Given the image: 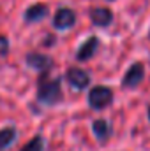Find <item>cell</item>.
Masks as SVG:
<instances>
[{
	"mask_svg": "<svg viewBox=\"0 0 150 151\" xmlns=\"http://www.w3.org/2000/svg\"><path fill=\"white\" fill-rule=\"evenodd\" d=\"M39 102L46 106H53L62 100V84L58 79H50V81H41L37 90Z\"/></svg>",
	"mask_w": 150,
	"mask_h": 151,
	"instance_id": "6da1fadb",
	"label": "cell"
},
{
	"mask_svg": "<svg viewBox=\"0 0 150 151\" xmlns=\"http://www.w3.org/2000/svg\"><path fill=\"white\" fill-rule=\"evenodd\" d=\"M113 91L108 86H94L88 93V104L92 109H104L111 104Z\"/></svg>",
	"mask_w": 150,
	"mask_h": 151,
	"instance_id": "7a4b0ae2",
	"label": "cell"
},
{
	"mask_svg": "<svg viewBox=\"0 0 150 151\" xmlns=\"http://www.w3.org/2000/svg\"><path fill=\"white\" fill-rule=\"evenodd\" d=\"M143 77H145V67H143V63L138 62V63L129 67V70L125 72L124 79H122V84L125 88H136L143 81Z\"/></svg>",
	"mask_w": 150,
	"mask_h": 151,
	"instance_id": "3957f363",
	"label": "cell"
},
{
	"mask_svg": "<svg viewBox=\"0 0 150 151\" xmlns=\"http://www.w3.org/2000/svg\"><path fill=\"white\" fill-rule=\"evenodd\" d=\"M74 21H76L74 11H71V9H67V7L58 9V11L55 12V16H53V27L58 28V30H67V28H71V27L74 25Z\"/></svg>",
	"mask_w": 150,
	"mask_h": 151,
	"instance_id": "277c9868",
	"label": "cell"
},
{
	"mask_svg": "<svg viewBox=\"0 0 150 151\" xmlns=\"http://www.w3.org/2000/svg\"><path fill=\"white\" fill-rule=\"evenodd\" d=\"M67 81H69V84L76 88V90H85L87 86H88V83H90V77L88 74L85 72V70H81V69H78V67H73V69H69L67 70Z\"/></svg>",
	"mask_w": 150,
	"mask_h": 151,
	"instance_id": "5b68a950",
	"label": "cell"
},
{
	"mask_svg": "<svg viewBox=\"0 0 150 151\" xmlns=\"http://www.w3.org/2000/svg\"><path fill=\"white\" fill-rule=\"evenodd\" d=\"M90 19L95 27H108L113 21V12L108 7H95L90 11Z\"/></svg>",
	"mask_w": 150,
	"mask_h": 151,
	"instance_id": "8992f818",
	"label": "cell"
},
{
	"mask_svg": "<svg viewBox=\"0 0 150 151\" xmlns=\"http://www.w3.org/2000/svg\"><path fill=\"white\" fill-rule=\"evenodd\" d=\"M97 44H99V40H97L95 37L87 39V40L81 44V47L78 49V55H76V58H78V60H81V62H85V60H90V58L94 56V53L97 51Z\"/></svg>",
	"mask_w": 150,
	"mask_h": 151,
	"instance_id": "52a82bcc",
	"label": "cell"
},
{
	"mask_svg": "<svg viewBox=\"0 0 150 151\" xmlns=\"http://www.w3.org/2000/svg\"><path fill=\"white\" fill-rule=\"evenodd\" d=\"M27 63L37 70H46L51 65V58L46 55H41V53H30V55H27Z\"/></svg>",
	"mask_w": 150,
	"mask_h": 151,
	"instance_id": "ba28073f",
	"label": "cell"
},
{
	"mask_svg": "<svg viewBox=\"0 0 150 151\" xmlns=\"http://www.w3.org/2000/svg\"><path fill=\"white\" fill-rule=\"evenodd\" d=\"M44 16H48V5L46 4H36L30 9L25 11V19L27 21H39Z\"/></svg>",
	"mask_w": 150,
	"mask_h": 151,
	"instance_id": "9c48e42d",
	"label": "cell"
},
{
	"mask_svg": "<svg viewBox=\"0 0 150 151\" xmlns=\"http://www.w3.org/2000/svg\"><path fill=\"white\" fill-rule=\"evenodd\" d=\"M16 139V130L12 127H7V128H2L0 130V150H5L9 148Z\"/></svg>",
	"mask_w": 150,
	"mask_h": 151,
	"instance_id": "30bf717a",
	"label": "cell"
},
{
	"mask_svg": "<svg viewBox=\"0 0 150 151\" xmlns=\"http://www.w3.org/2000/svg\"><path fill=\"white\" fill-rule=\"evenodd\" d=\"M92 128H94V134H95V137H97L99 141H106V139H108V135H110V127H108V123H106L104 119H95Z\"/></svg>",
	"mask_w": 150,
	"mask_h": 151,
	"instance_id": "8fae6325",
	"label": "cell"
},
{
	"mask_svg": "<svg viewBox=\"0 0 150 151\" xmlns=\"http://www.w3.org/2000/svg\"><path fill=\"white\" fill-rule=\"evenodd\" d=\"M42 146H44V144H42V139L37 135V137L30 139V141L21 148V151H42Z\"/></svg>",
	"mask_w": 150,
	"mask_h": 151,
	"instance_id": "7c38bea8",
	"label": "cell"
},
{
	"mask_svg": "<svg viewBox=\"0 0 150 151\" xmlns=\"http://www.w3.org/2000/svg\"><path fill=\"white\" fill-rule=\"evenodd\" d=\"M7 51H9V40H7V37L0 35V56H5Z\"/></svg>",
	"mask_w": 150,
	"mask_h": 151,
	"instance_id": "4fadbf2b",
	"label": "cell"
},
{
	"mask_svg": "<svg viewBox=\"0 0 150 151\" xmlns=\"http://www.w3.org/2000/svg\"><path fill=\"white\" fill-rule=\"evenodd\" d=\"M149 118H150V107H149Z\"/></svg>",
	"mask_w": 150,
	"mask_h": 151,
	"instance_id": "5bb4252c",
	"label": "cell"
}]
</instances>
